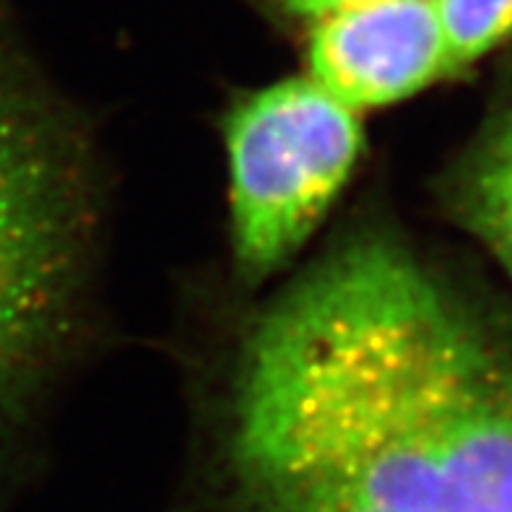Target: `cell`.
Listing matches in <instances>:
<instances>
[{
	"mask_svg": "<svg viewBox=\"0 0 512 512\" xmlns=\"http://www.w3.org/2000/svg\"><path fill=\"white\" fill-rule=\"evenodd\" d=\"M450 73L512 42V0H435Z\"/></svg>",
	"mask_w": 512,
	"mask_h": 512,
	"instance_id": "obj_6",
	"label": "cell"
},
{
	"mask_svg": "<svg viewBox=\"0 0 512 512\" xmlns=\"http://www.w3.org/2000/svg\"><path fill=\"white\" fill-rule=\"evenodd\" d=\"M224 461L234 512H512V344L359 234L247 333Z\"/></svg>",
	"mask_w": 512,
	"mask_h": 512,
	"instance_id": "obj_1",
	"label": "cell"
},
{
	"mask_svg": "<svg viewBox=\"0 0 512 512\" xmlns=\"http://www.w3.org/2000/svg\"><path fill=\"white\" fill-rule=\"evenodd\" d=\"M237 266L260 279L320 227L362 151L359 112L310 76L247 94L224 123Z\"/></svg>",
	"mask_w": 512,
	"mask_h": 512,
	"instance_id": "obj_3",
	"label": "cell"
},
{
	"mask_svg": "<svg viewBox=\"0 0 512 512\" xmlns=\"http://www.w3.org/2000/svg\"><path fill=\"white\" fill-rule=\"evenodd\" d=\"M91 232L84 146L0 39V432L71 331Z\"/></svg>",
	"mask_w": 512,
	"mask_h": 512,
	"instance_id": "obj_2",
	"label": "cell"
},
{
	"mask_svg": "<svg viewBox=\"0 0 512 512\" xmlns=\"http://www.w3.org/2000/svg\"><path fill=\"white\" fill-rule=\"evenodd\" d=\"M273 8L286 16H297V19H310L318 21L328 13L344 11L351 6H362V3H370V0H268Z\"/></svg>",
	"mask_w": 512,
	"mask_h": 512,
	"instance_id": "obj_7",
	"label": "cell"
},
{
	"mask_svg": "<svg viewBox=\"0 0 512 512\" xmlns=\"http://www.w3.org/2000/svg\"><path fill=\"white\" fill-rule=\"evenodd\" d=\"M450 206L512 279V99L463 156Z\"/></svg>",
	"mask_w": 512,
	"mask_h": 512,
	"instance_id": "obj_5",
	"label": "cell"
},
{
	"mask_svg": "<svg viewBox=\"0 0 512 512\" xmlns=\"http://www.w3.org/2000/svg\"><path fill=\"white\" fill-rule=\"evenodd\" d=\"M307 76L351 110L414 97L453 76L435 0H370L315 21Z\"/></svg>",
	"mask_w": 512,
	"mask_h": 512,
	"instance_id": "obj_4",
	"label": "cell"
}]
</instances>
